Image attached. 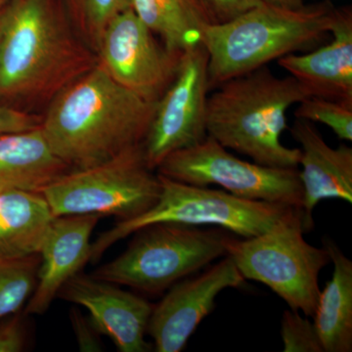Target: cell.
Wrapping results in <instances>:
<instances>
[{"label":"cell","mask_w":352,"mask_h":352,"mask_svg":"<svg viewBox=\"0 0 352 352\" xmlns=\"http://www.w3.org/2000/svg\"><path fill=\"white\" fill-rule=\"evenodd\" d=\"M305 233L302 212L294 210L259 235L231 234L226 256L245 279L265 285L289 309L314 317L321 291L319 274L331 259L326 248L310 245Z\"/></svg>","instance_id":"6"},{"label":"cell","mask_w":352,"mask_h":352,"mask_svg":"<svg viewBox=\"0 0 352 352\" xmlns=\"http://www.w3.org/2000/svg\"><path fill=\"white\" fill-rule=\"evenodd\" d=\"M136 234L126 251L91 275L155 295L226 256V241L232 233L219 227L157 223Z\"/></svg>","instance_id":"7"},{"label":"cell","mask_w":352,"mask_h":352,"mask_svg":"<svg viewBox=\"0 0 352 352\" xmlns=\"http://www.w3.org/2000/svg\"><path fill=\"white\" fill-rule=\"evenodd\" d=\"M245 278L228 256L199 276L182 280L154 305L147 333L157 352H179L201 321L214 310L224 289L240 288Z\"/></svg>","instance_id":"12"},{"label":"cell","mask_w":352,"mask_h":352,"mask_svg":"<svg viewBox=\"0 0 352 352\" xmlns=\"http://www.w3.org/2000/svg\"><path fill=\"white\" fill-rule=\"evenodd\" d=\"M99 219L96 214H78L53 219L38 254V282L25 314H45L65 284L89 261L90 238Z\"/></svg>","instance_id":"14"},{"label":"cell","mask_w":352,"mask_h":352,"mask_svg":"<svg viewBox=\"0 0 352 352\" xmlns=\"http://www.w3.org/2000/svg\"><path fill=\"white\" fill-rule=\"evenodd\" d=\"M39 256L0 259V318L16 314L30 300L38 282Z\"/></svg>","instance_id":"22"},{"label":"cell","mask_w":352,"mask_h":352,"mask_svg":"<svg viewBox=\"0 0 352 352\" xmlns=\"http://www.w3.org/2000/svg\"><path fill=\"white\" fill-rule=\"evenodd\" d=\"M59 296L85 307L95 330L112 339L118 351H151L145 335L154 305L142 296L124 291L119 285L80 273L65 284Z\"/></svg>","instance_id":"13"},{"label":"cell","mask_w":352,"mask_h":352,"mask_svg":"<svg viewBox=\"0 0 352 352\" xmlns=\"http://www.w3.org/2000/svg\"><path fill=\"white\" fill-rule=\"evenodd\" d=\"M208 63L203 44L185 51L173 82L157 101L143 143L146 161L153 170L171 153L207 138Z\"/></svg>","instance_id":"10"},{"label":"cell","mask_w":352,"mask_h":352,"mask_svg":"<svg viewBox=\"0 0 352 352\" xmlns=\"http://www.w3.org/2000/svg\"><path fill=\"white\" fill-rule=\"evenodd\" d=\"M69 19L85 43L97 52L113 18L131 8V0H62Z\"/></svg>","instance_id":"21"},{"label":"cell","mask_w":352,"mask_h":352,"mask_svg":"<svg viewBox=\"0 0 352 352\" xmlns=\"http://www.w3.org/2000/svg\"><path fill=\"white\" fill-rule=\"evenodd\" d=\"M25 347V333L19 317L0 324V352H20Z\"/></svg>","instance_id":"28"},{"label":"cell","mask_w":352,"mask_h":352,"mask_svg":"<svg viewBox=\"0 0 352 352\" xmlns=\"http://www.w3.org/2000/svg\"><path fill=\"white\" fill-rule=\"evenodd\" d=\"M292 135L302 146L298 166L302 185V223L305 232L314 228V210L321 201L340 199L352 203V148L330 147L314 122L296 119Z\"/></svg>","instance_id":"15"},{"label":"cell","mask_w":352,"mask_h":352,"mask_svg":"<svg viewBox=\"0 0 352 352\" xmlns=\"http://www.w3.org/2000/svg\"><path fill=\"white\" fill-rule=\"evenodd\" d=\"M8 1L9 0H0V8H1V7L3 6L4 4H6Z\"/></svg>","instance_id":"30"},{"label":"cell","mask_w":352,"mask_h":352,"mask_svg":"<svg viewBox=\"0 0 352 352\" xmlns=\"http://www.w3.org/2000/svg\"><path fill=\"white\" fill-rule=\"evenodd\" d=\"M148 166L143 144L89 168L69 170L41 191L55 217L113 215L129 220L159 199V173Z\"/></svg>","instance_id":"8"},{"label":"cell","mask_w":352,"mask_h":352,"mask_svg":"<svg viewBox=\"0 0 352 352\" xmlns=\"http://www.w3.org/2000/svg\"><path fill=\"white\" fill-rule=\"evenodd\" d=\"M157 170L160 175L187 184L219 185L245 200L302 208L303 191L298 168L250 163L234 156L210 136L198 144L171 153Z\"/></svg>","instance_id":"9"},{"label":"cell","mask_w":352,"mask_h":352,"mask_svg":"<svg viewBox=\"0 0 352 352\" xmlns=\"http://www.w3.org/2000/svg\"><path fill=\"white\" fill-rule=\"evenodd\" d=\"M96 54L116 82L153 102L173 82L182 58L157 43L131 8L111 21Z\"/></svg>","instance_id":"11"},{"label":"cell","mask_w":352,"mask_h":352,"mask_svg":"<svg viewBox=\"0 0 352 352\" xmlns=\"http://www.w3.org/2000/svg\"><path fill=\"white\" fill-rule=\"evenodd\" d=\"M268 6L285 9H298L303 7V0H261Z\"/></svg>","instance_id":"29"},{"label":"cell","mask_w":352,"mask_h":352,"mask_svg":"<svg viewBox=\"0 0 352 352\" xmlns=\"http://www.w3.org/2000/svg\"><path fill=\"white\" fill-rule=\"evenodd\" d=\"M333 39L307 54H288L278 65L300 83L309 97L352 103V17L336 10L330 27Z\"/></svg>","instance_id":"16"},{"label":"cell","mask_w":352,"mask_h":352,"mask_svg":"<svg viewBox=\"0 0 352 352\" xmlns=\"http://www.w3.org/2000/svg\"><path fill=\"white\" fill-rule=\"evenodd\" d=\"M38 116L25 112L0 100V135L13 132L31 131L41 126Z\"/></svg>","instance_id":"26"},{"label":"cell","mask_w":352,"mask_h":352,"mask_svg":"<svg viewBox=\"0 0 352 352\" xmlns=\"http://www.w3.org/2000/svg\"><path fill=\"white\" fill-rule=\"evenodd\" d=\"M284 352H324L314 322L300 311L285 310L281 323Z\"/></svg>","instance_id":"24"},{"label":"cell","mask_w":352,"mask_h":352,"mask_svg":"<svg viewBox=\"0 0 352 352\" xmlns=\"http://www.w3.org/2000/svg\"><path fill=\"white\" fill-rule=\"evenodd\" d=\"M333 263L332 277L320 291L314 327L324 352L352 351V261L332 239L324 238Z\"/></svg>","instance_id":"19"},{"label":"cell","mask_w":352,"mask_h":352,"mask_svg":"<svg viewBox=\"0 0 352 352\" xmlns=\"http://www.w3.org/2000/svg\"><path fill=\"white\" fill-rule=\"evenodd\" d=\"M307 97L293 76L278 78L264 67L232 78L208 96V136L254 163L298 168L300 149L286 147L281 135L289 109Z\"/></svg>","instance_id":"3"},{"label":"cell","mask_w":352,"mask_h":352,"mask_svg":"<svg viewBox=\"0 0 352 352\" xmlns=\"http://www.w3.org/2000/svg\"><path fill=\"white\" fill-rule=\"evenodd\" d=\"M208 24H221L263 6L261 0H194Z\"/></svg>","instance_id":"25"},{"label":"cell","mask_w":352,"mask_h":352,"mask_svg":"<svg viewBox=\"0 0 352 352\" xmlns=\"http://www.w3.org/2000/svg\"><path fill=\"white\" fill-rule=\"evenodd\" d=\"M330 4L285 9L263 4L221 24H206L201 44L207 51L210 88L263 68L318 41L330 31Z\"/></svg>","instance_id":"4"},{"label":"cell","mask_w":352,"mask_h":352,"mask_svg":"<svg viewBox=\"0 0 352 352\" xmlns=\"http://www.w3.org/2000/svg\"><path fill=\"white\" fill-rule=\"evenodd\" d=\"M98 62L62 0H9L1 7L0 100H52Z\"/></svg>","instance_id":"1"},{"label":"cell","mask_w":352,"mask_h":352,"mask_svg":"<svg viewBox=\"0 0 352 352\" xmlns=\"http://www.w3.org/2000/svg\"><path fill=\"white\" fill-rule=\"evenodd\" d=\"M157 103L122 87L97 62L51 100L41 129L71 170L89 168L142 145Z\"/></svg>","instance_id":"2"},{"label":"cell","mask_w":352,"mask_h":352,"mask_svg":"<svg viewBox=\"0 0 352 352\" xmlns=\"http://www.w3.org/2000/svg\"><path fill=\"white\" fill-rule=\"evenodd\" d=\"M0 27H1V8H0Z\"/></svg>","instance_id":"31"},{"label":"cell","mask_w":352,"mask_h":352,"mask_svg":"<svg viewBox=\"0 0 352 352\" xmlns=\"http://www.w3.org/2000/svg\"><path fill=\"white\" fill-rule=\"evenodd\" d=\"M296 119L320 122L330 127L336 135L344 141H352V103L307 97L298 103Z\"/></svg>","instance_id":"23"},{"label":"cell","mask_w":352,"mask_h":352,"mask_svg":"<svg viewBox=\"0 0 352 352\" xmlns=\"http://www.w3.org/2000/svg\"><path fill=\"white\" fill-rule=\"evenodd\" d=\"M69 170L51 149L41 126L0 135V192H41Z\"/></svg>","instance_id":"17"},{"label":"cell","mask_w":352,"mask_h":352,"mask_svg":"<svg viewBox=\"0 0 352 352\" xmlns=\"http://www.w3.org/2000/svg\"><path fill=\"white\" fill-rule=\"evenodd\" d=\"M69 320L72 328L76 336L78 349L83 352L101 351V344L97 338V331L95 330L91 322L83 316L82 312L76 308H72L69 312Z\"/></svg>","instance_id":"27"},{"label":"cell","mask_w":352,"mask_h":352,"mask_svg":"<svg viewBox=\"0 0 352 352\" xmlns=\"http://www.w3.org/2000/svg\"><path fill=\"white\" fill-rule=\"evenodd\" d=\"M161 192L157 203L142 214L120 220L91 243L89 261L96 263L116 243L146 226L157 223L214 226L238 237L249 238L265 232L298 208L239 198L226 190L210 189L171 179L160 175Z\"/></svg>","instance_id":"5"},{"label":"cell","mask_w":352,"mask_h":352,"mask_svg":"<svg viewBox=\"0 0 352 352\" xmlns=\"http://www.w3.org/2000/svg\"><path fill=\"white\" fill-rule=\"evenodd\" d=\"M131 9L173 54L201 44L208 22L194 0H131Z\"/></svg>","instance_id":"20"},{"label":"cell","mask_w":352,"mask_h":352,"mask_svg":"<svg viewBox=\"0 0 352 352\" xmlns=\"http://www.w3.org/2000/svg\"><path fill=\"white\" fill-rule=\"evenodd\" d=\"M54 219L41 192H0V259L38 254Z\"/></svg>","instance_id":"18"}]
</instances>
